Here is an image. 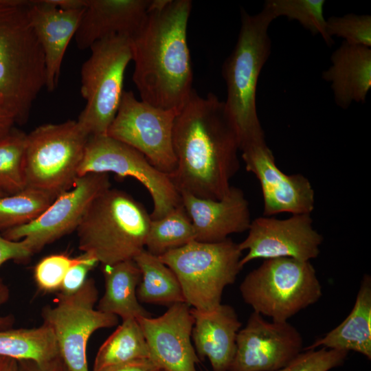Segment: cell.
Instances as JSON below:
<instances>
[{
	"instance_id": "1",
	"label": "cell",
	"mask_w": 371,
	"mask_h": 371,
	"mask_svg": "<svg viewBox=\"0 0 371 371\" xmlns=\"http://www.w3.org/2000/svg\"><path fill=\"white\" fill-rule=\"evenodd\" d=\"M177 168L169 177L179 192L222 199L240 168L238 135L224 101L194 90L177 114L173 128Z\"/></svg>"
},
{
	"instance_id": "2",
	"label": "cell",
	"mask_w": 371,
	"mask_h": 371,
	"mask_svg": "<svg viewBox=\"0 0 371 371\" xmlns=\"http://www.w3.org/2000/svg\"><path fill=\"white\" fill-rule=\"evenodd\" d=\"M190 0H153L131 37L133 81L141 100L179 113L190 98L193 72L187 41Z\"/></svg>"
},
{
	"instance_id": "3",
	"label": "cell",
	"mask_w": 371,
	"mask_h": 371,
	"mask_svg": "<svg viewBox=\"0 0 371 371\" xmlns=\"http://www.w3.org/2000/svg\"><path fill=\"white\" fill-rule=\"evenodd\" d=\"M27 0H0V110L24 124L45 87L44 55L27 15Z\"/></svg>"
},
{
	"instance_id": "4",
	"label": "cell",
	"mask_w": 371,
	"mask_h": 371,
	"mask_svg": "<svg viewBox=\"0 0 371 371\" xmlns=\"http://www.w3.org/2000/svg\"><path fill=\"white\" fill-rule=\"evenodd\" d=\"M240 15L236 44L222 67L227 86L225 104L238 135L240 150L265 139L257 113L256 96L260 71L271 53L268 28L276 19L265 6L254 15L241 9Z\"/></svg>"
},
{
	"instance_id": "5",
	"label": "cell",
	"mask_w": 371,
	"mask_h": 371,
	"mask_svg": "<svg viewBox=\"0 0 371 371\" xmlns=\"http://www.w3.org/2000/svg\"><path fill=\"white\" fill-rule=\"evenodd\" d=\"M150 221L142 203L109 188L94 199L78 226V248L102 265L133 260L145 249Z\"/></svg>"
},
{
	"instance_id": "6",
	"label": "cell",
	"mask_w": 371,
	"mask_h": 371,
	"mask_svg": "<svg viewBox=\"0 0 371 371\" xmlns=\"http://www.w3.org/2000/svg\"><path fill=\"white\" fill-rule=\"evenodd\" d=\"M239 289L254 312L275 322H287L322 295L310 261L287 257L265 260L245 277Z\"/></svg>"
},
{
	"instance_id": "7",
	"label": "cell",
	"mask_w": 371,
	"mask_h": 371,
	"mask_svg": "<svg viewBox=\"0 0 371 371\" xmlns=\"http://www.w3.org/2000/svg\"><path fill=\"white\" fill-rule=\"evenodd\" d=\"M176 275L185 302L210 311L221 304L225 288L236 281L242 251L231 238L216 242L196 240L158 256Z\"/></svg>"
},
{
	"instance_id": "8",
	"label": "cell",
	"mask_w": 371,
	"mask_h": 371,
	"mask_svg": "<svg viewBox=\"0 0 371 371\" xmlns=\"http://www.w3.org/2000/svg\"><path fill=\"white\" fill-rule=\"evenodd\" d=\"M90 49L80 71V93L86 104L77 122L89 137L106 135L124 91V74L133 57L131 38L112 35L96 41Z\"/></svg>"
},
{
	"instance_id": "9",
	"label": "cell",
	"mask_w": 371,
	"mask_h": 371,
	"mask_svg": "<svg viewBox=\"0 0 371 371\" xmlns=\"http://www.w3.org/2000/svg\"><path fill=\"white\" fill-rule=\"evenodd\" d=\"M89 136L77 120L41 125L27 134L24 157L26 188L58 196L78 177Z\"/></svg>"
},
{
	"instance_id": "10",
	"label": "cell",
	"mask_w": 371,
	"mask_h": 371,
	"mask_svg": "<svg viewBox=\"0 0 371 371\" xmlns=\"http://www.w3.org/2000/svg\"><path fill=\"white\" fill-rule=\"evenodd\" d=\"M98 290L93 278L70 295L58 293L54 306L41 311L43 324L49 326L56 339L60 355L70 371H89L87 348L94 332L111 328L118 317L95 308Z\"/></svg>"
},
{
	"instance_id": "11",
	"label": "cell",
	"mask_w": 371,
	"mask_h": 371,
	"mask_svg": "<svg viewBox=\"0 0 371 371\" xmlns=\"http://www.w3.org/2000/svg\"><path fill=\"white\" fill-rule=\"evenodd\" d=\"M113 172L131 177L149 192L153 203L152 220L163 218L181 205V196L169 175L155 168L139 152L107 135L90 136L78 176Z\"/></svg>"
},
{
	"instance_id": "12",
	"label": "cell",
	"mask_w": 371,
	"mask_h": 371,
	"mask_svg": "<svg viewBox=\"0 0 371 371\" xmlns=\"http://www.w3.org/2000/svg\"><path fill=\"white\" fill-rule=\"evenodd\" d=\"M177 113L138 100L132 91H124L106 135L133 148L155 168L170 176L177 164L173 148Z\"/></svg>"
},
{
	"instance_id": "13",
	"label": "cell",
	"mask_w": 371,
	"mask_h": 371,
	"mask_svg": "<svg viewBox=\"0 0 371 371\" xmlns=\"http://www.w3.org/2000/svg\"><path fill=\"white\" fill-rule=\"evenodd\" d=\"M110 186L107 173H89L79 177L73 186L59 194L38 218L1 234L8 240L23 239L35 254L76 230L94 199Z\"/></svg>"
},
{
	"instance_id": "14",
	"label": "cell",
	"mask_w": 371,
	"mask_h": 371,
	"mask_svg": "<svg viewBox=\"0 0 371 371\" xmlns=\"http://www.w3.org/2000/svg\"><path fill=\"white\" fill-rule=\"evenodd\" d=\"M322 242L311 214H292L286 219L258 217L251 221L247 236L238 243L242 251L247 250L239 265L243 269L255 259L282 257L310 261L319 254Z\"/></svg>"
},
{
	"instance_id": "15",
	"label": "cell",
	"mask_w": 371,
	"mask_h": 371,
	"mask_svg": "<svg viewBox=\"0 0 371 371\" xmlns=\"http://www.w3.org/2000/svg\"><path fill=\"white\" fill-rule=\"evenodd\" d=\"M302 350V335L293 325L269 322L253 311L238 333L229 371H278Z\"/></svg>"
},
{
	"instance_id": "16",
	"label": "cell",
	"mask_w": 371,
	"mask_h": 371,
	"mask_svg": "<svg viewBox=\"0 0 371 371\" xmlns=\"http://www.w3.org/2000/svg\"><path fill=\"white\" fill-rule=\"evenodd\" d=\"M247 171L258 179L263 198V215L283 212L308 214L315 207V192L309 180L302 174L286 175L276 165L265 139L241 150Z\"/></svg>"
},
{
	"instance_id": "17",
	"label": "cell",
	"mask_w": 371,
	"mask_h": 371,
	"mask_svg": "<svg viewBox=\"0 0 371 371\" xmlns=\"http://www.w3.org/2000/svg\"><path fill=\"white\" fill-rule=\"evenodd\" d=\"M148 344L150 359L163 371H197L200 362L192 343L194 317L186 302L168 306L157 317L137 319Z\"/></svg>"
},
{
	"instance_id": "18",
	"label": "cell",
	"mask_w": 371,
	"mask_h": 371,
	"mask_svg": "<svg viewBox=\"0 0 371 371\" xmlns=\"http://www.w3.org/2000/svg\"><path fill=\"white\" fill-rule=\"evenodd\" d=\"M179 194L196 241L220 242L230 234L248 230L251 222L249 205L240 188L231 186L219 200L199 198L183 191Z\"/></svg>"
},
{
	"instance_id": "19",
	"label": "cell",
	"mask_w": 371,
	"mask_h": 371,
	"mask_svg": "<svg viewBox=\"0 0 371 371\" xmlns=\"http://www.w3.org/2000/svg\"><path fill=\"white\" fill-rule=\"evenodd\" d=\"M84 9L63 10L47 0L29 1L27 15L43 52L45 88L49 91L58 85L66 49L76 34Z\"/></svg>"
},
{
	"instance_id": "20",
	"label": "cell",
	"mask_w": 371,
	"mask_h": 371,
	"mask_svg": "<svg viewBox=\"0 0 371 371\" xmlns=\"http://www.w3.org/2000/svg\"><path fill=\"white\" fill-rule=\"evenodd\" d=\"M153 0H86L75 39L80 49L116 35L132 36L144 23Z\"/></svg>"
},
{
	"instance_id": "21",
	"label": "cell",
	"mask_w": 371,
	"mask_h": 371,
	"mask_svg": "<svg viewBox=\"0 0 371 371\" xmlns=\"http://www.w3.org/2000/svg\"><path fill=\"white\" fill-rule=\"evenodd\" d=\"M194 317L192 339L200 361L207 359L212 371H229L241 327L235 309L221 304L210 311L191 308Z\"/></svg>"
},
{
	"instance_id": "22",
	"label": "cell",
	"mask_w": 371,
	"mask_h": 371,
	"mask_svg": "<svg viewBox=\"0 0 371 371\" xmlns=\"http://www.w3.org/2000/svg\"><path fill=\"white\" fill-rule=\"evenodd\" d=\"M332 65L322 74L331 82L335 103L347 109L366 101L371 87V49L344 41L331 55Z\"/></svg>"
},
{
	"instance_id": "23",
	"label": "cell",
	"mask_w": 371,
	"mask_h": 371,
	"mask_svg": "<svg viewBox=\"0 0 371 371\" xmlns=\"http://www.w3.org/2000/svg\"><path fill=\"white\" fill-rule=\"evenodd\" d=\"M371 278L365 274L348 317L323 337L303 350L319 347L354 351L371 359Z\"/></svg>"
},
{
	"instance_id": "24",
	"label": "cell",
	"mask_w": 371,
	"mask_h": 371,
	"mask_svg": "<svg viewBox=\"0 0 371 371\" xmlns=\"http://www.w3.org/2000/svg\"><path fill=\"white\" fill-rule=\"evenodd\" d=\"M105 291L97 309L115 315L122 320L150 317L137 297L142 273L134 260L102 265Z\"/></svg>"
},
{
	"instance_id": "25",
	"label": "cell",
	"mask_w": 371,
	"mask_h": 371,
	"mask_svg": "<svg viewBox=\"0 0 371 371\" xmlns=\"http://www.w3.org/2000/svg\"><path fill=\"white\" fill-rule=\"evenodd\" d=\"M133 260L142 273L137 289V297L140 303L170 306L185 302L176 275L157 256L144 249Z\"/></svg>"
},
{
	"instance_id": "26",
	"label": "cell",
	"mask_w": 371,
	"mask_h": 371,
	"mask_svg": "<svg viewBox=\"0 0 371 371\" xmlns=\"http://www.w3.org/2000/svg\"><path fill=\"white\" fill-rule=\"evenodd\" d=\"M150 359L146 339L135 319L122 320L95 355L92 371H105L131 361Z\"/></svg>"
},
{
	"instance_id": "27",
	"label": "cell",
	"mask_w": 371,
	"mask_h": 371,
	"mask_svg": "<svg viewBox=\"0 0 371 371\" xmlns=\"http://www.w3.org/2000/svg\"><path fill=\"white\" fill-rule=\"evenodd\" d=\"M59 355L54 334L44 324L34 328L0 330L1 357L44 363Z\"/></svg>"
},
{
	"instance_id": "28",
	"label": "cell",
	"mask_w": 371,
	"mask_h": 371,
	"mask_svg": "<svg viewBox=\"0 0 371 371\" xmlns=\"http://www.w3.org/2000/svg\"><path fill=\"white\" fill-rule=\"evenodd\" d=\"M196 240L192 223L182 204L166 216L152 220L145 241V249L160 256Z\"/></svg>"
},
{
	"instance_id": "29",
	"label": "cell",
	"mask_w": 371,
	"mask_h": 371,
	"mask_svg": "<svg viewBox=\"0 0 371 371\" xmlns=\"http://www.w3.org/2000/svg\"><path fill=\"white\" fill-rule=\"evenodd\" d=\"M56 198L50 193L32 188H25L14 194L0 196V232L34 221Z\"/></svg>"
},
{
	"instance_id": "30",
	"label": "cell",
	"mask_w": 371,
	"mask_h": 371,
	"mask_svg": "<svg viewBox=\"0 0 371 371\" xmlns=\"http://www.w3.org/2000/svg\"><path fill=\"white\" fill-rule=\"evenodd\" d=\"M27 134L13 128L0 140V191L14 194L26 188L24 157Z\"/></svg>"
},
{
	"instance_id": "31",
	"label": "cell",
	"mask_w": 371,
	"mask_h": 371,
	"mask_svg": "<svg viewBox=\"0 0 371 371\" xmlns=\"http://www.w3.org/2000/svg\"><path fill=\"white\" fill-rule=\"evenodd\" d=\"M324 3V0H267L264 6L275 19L283 16L297 21L312 34H319L325 43L330 45L333 39L326 33Z\"/></svg>"
},
{
	"instance_id": "32",
	"label": "cell",
	"mask_w": 371,
	"mask_h": 371,
	"mask_svg": "<svg viewBox=\"0 0 371 371\" xmlns=\"http://www.w3.org/2000/svg\"><path fill=\"white\" fill-rule=\"evenodd\" d=\"M328 36L341 37L350 45L371 47V16L348 14L326 21Z\"/></svg>"
},
{
	"instance_id": "33",
	"label": "cell",
	"mask_w": 371,
	"mask_h": 371,
	"mask_svg": "<svg viewBox=\"0 0 371 371\" xmlns=\"http://www.w3.org/2000/svg\"><path fill=\"white\" fill-rule=\"evenodd\" d=\"M80 259V256L73 258L65 254L44 257L34 267V276L37 286L46 293L59 291L67 271Z\"/></svg>"
},
{
	"instance_id": "34",
	"label": "cell",
	"mask_w": 371,
	"mask_h": 371,
	"mask_svg": "<svg viewBox=\"0 0 371 371\" xmlns=\"http://www.w3.org/2000/svg\"><path fill=\"white\" fill-rule=\"evenodd\" d=\"M348 352L321 348L303 350L278 371H330L343 365Z\"/></svg>"
},
{
	"instance_id": "35",
	"label": "cell",
	"mask_w": 371,
	"mask_h": 371,
	"mask_svg": "<svg viewBox=\"0 0 371 371\" xmlns=\"http://www.w3.org/2000/svg\"><path fill=\"white\" fill-rule=\"evenodd\" d=\"M98 261L93 256L83 253L80 260L67 271L63 281L59 293L70 295L78 291L87 280V274L98 264Z\"/></svg>"
},
{
	"instance_id": "36",
	"label": "cell",
	"mask_w": 371,
	"mask_h": 371,
	"mask_svg": "<svg viewBox=\"0 0 371 371\" xmlns=\"http://www.w3.org/2000/svg\"><path fill=\"white\" fill-rule=\"evenodd\" d=\"M33 254L34 253L23 239L20 240H8L0 232V267L11 260L25 261Z\"/></svg>"
},
{
	"instance_id": "37",
	"label": "cell",
	"mask_w": 371,
	"mask_h": 371,
	"mask_svg": "<svg viewBox=\"0 0 371 371\" xmlns=\"http://www.w3.org/2000/svg\"><path fill=\"white\" fill-rule=\"evenodd\" d=\"M18 371H70L60 355L44 363L31 360L18 361Z\"/></svg>"
},
{
	"instance_id": "38",
	"label": "cell",
	"mask_w": 371,
	"mask_h": 371,
	"mask_svg": "<svg viewBox=\"0 0 371 371\" xmlns=\"http://www.w3.org/2000/svg\"><path fill=\"white\" fill-rule=\"evenodd\" d=\"M151 359H139L109 368L105 371H160Z\"/></svg>"
},
{
	"instance_id": "39",
	"label": "cell",
	"mask_w": 371,
	"mask_h": 371,
	"mask_svg": "<svg viewBox=\"0 0 371 371\" xmlns=\"http://www.w3.org/2000/svg\"><path fill=\"white\" fill-rule=\"evenodd\" d=\"M55 7L63 10H73L83 9L86 5V0H47Z\"/></svg>"
},
{
	"instance_id": "40",
	"label": "cell",
	"mask_w": 371,
	"mask_h": 371,
	"mask_svg": "<svg viewBox=\"0 0 371 371\" xmlns=\"http://www.w3.org/2000/svg\"><path fill=\"white\" fill-rule=\"evenodd\" d=\"M9 297V290L3 284L0 283V306L5 302ZM14 319L10 316L0 315V330L11 328Z\"/></svg>"
},
{
	"instance_id": "41",
	"label": "cell",
	"mask_w": 371,
	"mask_h": 371,
	"mask_svg": "<svg viewBox=\"0 0 371 371\" xmlns=\"http://www.w3.org/2000/svg\"><path fill=\"white\" fill-rule=\"evenodd\" d=\"M14 124L12 118L0 110V140L11 132Z\"/></svg>"
},
{
	"instance_id": "42",
	"label": "cell",
	"mask_w": 371,
	"mask_h": 371,
	"mask_svg": "<svg viewBox=\"0 0 371 371\" xmlns=\"http://www.w3.org/2000/svg\"><path fill=\"white\" fill-rule=\"evenodd\" d=\"M0 371H18V361L6 358Z\"/></svg>"
},
{
	"instance_id": "43",
	"label": "cell",
	"mask_w": 371,
	"mask_h": 371,
	"mask_svg": "<svg viewBox=\"0 0 371 371\" xmlns=\"http://www.w3.org/2000/svg\"><path fill=\"white\" fill-rule=\"evenodd\" d=\"M5 359L6 358H5V357H0V370H1L4 362L5 361Z\"/></svg>"
},
{
	"instance_id": "44",
	"label": "cell",
	"mask_w": 371,
	"mask_h": 371,
	"mask_svg": "<svg viewBox=\"0 0 371 371\" xmlns=\"http://www.w3.org/2000/svg\"><path fill=\"white\" fill-rule=\"evenodd\" d=\"M5 195H7V194H5L3 192L0 191V196H5Z\"/></svg>"
},
{
	"instance_id": "45",
	"label": "cell",
	"mask_w": 371,
	"mask_h": 371,
	"mask_svg": "<svg viewBox=\"0 0 371 371\" xmlns=\"http://www.w3.org/2000/svg\"><path fill=\"white\" fill-rule=\"evenodd\" d=\"M160 371H163V370H160Z\"/></svg>"
}]
</instances>
